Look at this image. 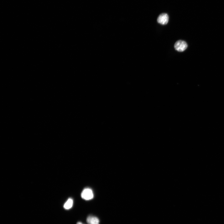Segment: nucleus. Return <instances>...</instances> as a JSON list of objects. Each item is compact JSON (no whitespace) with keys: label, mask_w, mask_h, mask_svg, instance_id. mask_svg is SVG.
<instances>
[{"label":"nucleus","mask_w":224,"mask_h":224,"mask_svg":"<svg viewBox=\"0 0 224 224\" xmlns=\"http://www.w3.org/2000/svg\"><path fill=\"white\" fill-rule=\"evenodd\" d=\"M77 224H83V223H82L81 222H78V223H77Z\"/></svg>","instance_id":"obj_6"},{"label":"nucleus","mask_w":224,"mask_h":224,"mask_svg":"<svg viewBox=\"0 0 224 224\" xmlns=\"http://www.w3.org/2000/svg\"><path fill=\"white\" fill-rule=\"evenodd\" d=\"M73 201L72 199H69L65 203L64 207L65 209L69 210L72 208L73 205Z\"/></svg>","instance_id":"obj_5"},{"label":"nucleus","mask_w":224,"mask_h":224,"mask_svg":"<svg viewBox=\"0 0 224 224\" xmlns=\"http://www.w3.org/2000/svg\"><path fill=\"white\" fill-rule=\"evenodd\" d=\"M169 21V17L168 14L163 13L160 14L157 19L158 22L163 25L167 24Z\"/></svg>","instance_id":"obj_3"},{"label":"nucleus","mask_w":224,"mask_h":224,"mask_svg":"<svg viewBox=\"0 0 224 224\" xmlns=\"http://www.w3.org/2000/svg\"><path fill=\"white\" fill-rule=\"evenodd\" d=\"M87 222L88 224H99L100 222L97 217L91 216L87 218Z\"/></svg>","instance_id":"obj_4"},{"label":"nucleus","mask_w":224,"mask_h":224,"mask_svg":"<svg viewBox=\"0 0 224 224\" xmlns=\"http://www.w3.org/2000/svg\"><path fill=\"white\" fill-rule=\"evenodd\" d=\"M81 196L83 199L85 200H90L93 199L94 195L91 189L86 188L82 191Z\"/></svg>","instance_id":"obj_2"},{"label":"nucleus","mask_w":224,"mask_h":224,"mask_svg":"<svg viewBox=\"0 0 224 224\" xmlns=\"http://www.w3.org/2000/svg\"><path fill=\"white\" fill-rule=\"evenodd\" d=\"M174 47L176 50L182 52L184 51L187 48L188 45L185 41L180 40L176 41Z\"/></svg>","instance_id":"obj_1"}]
</instances>
